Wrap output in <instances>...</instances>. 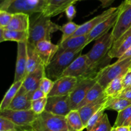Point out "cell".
Returning <instances> with one entry per match:
<instances>
[{
	"instance_id": "obj_1",
	"label": "cell",
	"mask_w": 131,
	"mask_h": 131,
	"mask_svg": "<svg viewBox=\"0 0 131 131\" xmlns=\"http://www.w3.org/2000/svg\"><path fill=\"white\" fill-rule=\"evenodd\" d=\"M114 44L112 32H110L96 40L90 51L87 53L90 76H96L101 69L109 65L111 59L109 53Z\"/></svg>"
},
{
	"instance_id": "obj_2",
	"label": "cell",
	"mask_w": 131,
	"mask_h": 131,
	"mask_svg": "<svg viewBox=\"0 0 131 131\" xmlns=\"http://www.w3.org/2000/svg\"><path fill=\"white\" fill-rule=\"evenodd\" d=\"M50 19L42 13H38L30 19L28 42L36 45L40 41H51V34L60 30L61 26Z\"/></svg>"
},
{
	"instance_id": "obj_3",
	"label": "cell",
	"mask_w": 131,
	"mask_h": 131,
	"mask_svg": "<svg viewBox=\"0 0 131 131\" xmlns=\"http://www.w3.org/2000/svg\"><path fill=\"white\" fill-rule=\"evenodd\" d=\"M84 47L74 50H68L56 54L51 62L46 67V75L52 80H56L62 76L69 66L81 55Z\"/></svg>"
},
{
	"instance_id": "obj_4",
	"label": "cell",
	"mask_w": 131,
	"mask_h": 131,
	"mask_svg": "<svg viewBox=\"0 0 131 131\" xmlns=\"http://www.w3.org/2000/svg\"><path fill=\"white\" fill-rule=\"evenodd\" d=\"M131 68V57L119 60L113 64H109L98 72L96 75L97 82L106 88L113 80L123 77Z\"/></svg>"
},
{
	"instance_id": "obj_5",
	"label": "cell",
	"mask_w": 131,
	"mask_h": 131,
	"mask_svg": "<svg viewBox=\"0 0 131 131\" xmlns=\"http://www.w3.org/2000/svg\"><path fill=\"white\" fill-rule=\"evenodd\" d=\"M31 128L35 131H60L68 130L65 116L56 115L45 110L33 122Z\"/></svg>"
},
{
	"instance_id": "obj_6",
	"label": "cell",
	"mask_w": 131,
	"mask_h": 131,
	"mask_svg": "<svg viewBox=\"0 0 131 131\" xmlns=\"http://www.w3.org/2000/svg\"><path fill=\"white\" fill-rule=\"evenodd\" d=\"M0 112V116L8 118L11 120L21 130L31 128L32 124L38 116L31 109L14 110L6 109Z\"/></svg>"
},
{
	"instance_id": "obj_7",
	"label": "cell",
	"mask_w": 131,
	"mask_h": 131,
	"mask_svg": "<svg viewBox=\"0 0 131 131\" xmlns=\"http://www.w3.org/2000/svg\"><path fill=\"white\" fill-rule=\"evenodd\" d=\"M47 0H14L6 11L12 14L23 13L28 15L42 13Z\"/></svg>"
},
{
	"instance_id": "obj_8",
	"label": "cell",
	"mask_w": 131,
	"mask_h": 131,
	"mask_svg": "<svg viewBox=\"0 0 131 131\" xmlns=\"http://www.w3.org/2000/svg\"><path fill=\"white\" fill-rule=\"evenodd\" d=\"M96 82V76L78 78L76 86L69 95L72 110L77 109L78 105L85 98L90 89L95 84Z\"/></svg>"
},
{
	"instance_id": "obj_9",
	"label": "cell",
	"mask_w": 131,
	"mask_h": 131,
	"mask_svg": "<svg viewBox=\"0 0 131 131\" xmlns=\"http://www.w3.org/2000/svg\"><path fill=\"white\" fill-rule=\"evenodd\" d=\"M121 5L122 8L117 21L111 31L114 42L131 28V5H127L124 1Z\"/></svg>"
},
{
	"instance_id": "obj_10",
	"label": "cell",
	"mask_w": 131,
	"mask_h": 131,
	"mask_svg": "<svg viewBox=\"0 0 131 131\" xmlns=\"http://www.w3.org/2000/svg\"><path fill=\"white\" fill-rule=\"evenodd\" d=\"M45 110L56 115L66 116L72 110L70 96L69 95L48 96Z\"/></svg>"
},
{
	"instance_id": "obj_11",
	"label": "cell",
	"mask_w": 131,
	"mask_h": 131,
	"mask_svg": "<svg viewBox=\"0 0 131 131\" xmlns=\"http://www.w3.org/2000/svg\"><path fill=\"white\" fill-rule=\"evenodd\" d=\"M121 8L122 5H120L118 6L117 10L113 14H111L108 18L105 19L104 21L101 22L88 35V39L86 41L87 45L92 41H96L99 38L110 32V29L113 28L117 21Z\"/></svg>"
},
{
	"instance_id": "obj_12",
	"label": "cell",
	"mask_w": 131,
	"mask_h": 131,
	"mask_svg": "<svg viewBox=\"0 0 131 131\" xmlns=\"http://www.w3.org/2000/svg\"><path fill=\"white\" fill-rule=\"evenodd\" d=\"M62 76H69L76 78L93 77L90 74V67L86 54L77 57L63 73Z\"/></svg>"
},
{
	"instance_id": "obj_13",
	"label": "cell",
	"mask_w": 131,
	"mask_h": 131,
	"mask_svg": "<svg viewBox=\"0 0 131 131\" xmlns=\"http://www.w3.org/2000/svg\"><path fill=\"white\" fill-rule=\"evenodd\" d=\"M78 82V78L69 76H61L54 81V86L48 96L69 95ZM47 96V97H48Z\"/></svg>"
},
{
	"instance_id": "obj_14",
	"label": "cell",
	"mask_w": 131,
	"mask_h": 131,
	"mask_svg": "<svg viewBox=\"0 0 131 131\" xmlns=\"http://www.w3.org/2000/svg\"><path fill=\"white\" fill-rule=\"evenodd\" d=\"M27 42H22L17 43L16 65H15L14 82L24 80L26 77L27 63Z\"/></svg>"
},
{
	"instance_id": "obj_15",
	"label": "cell",
	"mask_w": 131,
	"mask_h": 131,
	"mask_svg": "<svg viewBox=\"0 0 131 131\" xmlns=\"http://www.w3.org/2000/svg\"><path fill=\"white\" fill-rule=\"evenodd\" d=\"M117 8L118 7L110 8L107 10H105L103 12L101 13V14L93 17V19L83 23V24H81L78 30L70 37L88 35L98 24H99L101 22L108 18L111 14H113L117 10Z\"/></svg>"
},
{
	"instance_id": "obj_16",
	"label": "cell",
	"mask_w": 131,
	"mask_h": 131,
	"mask_svg": "<svg viewBox=\"0 0 131 131\" xmlns=\"http://www.w3.org/2000/svg\"><path fill=\"white\" fill-rule=\"evenodd\" d=\"M81 0H47L42 14L48 17H55L65 12L70 5Z\"/></svg>"
},
{
	"instance_id": "obj_17",
	"label": "cell",
	"mask_w": 131,
	"mask_h": 131,
	"mask_svg": "<svg viewBox=\"0 0 131 131\" xmlns=\"http://www.w3.org/2000/svg\"><path fill=\"white\" fill-rule=\"evenodd\" d=\"M35 46L37 53L46 67L51 62L59 50L58 44H54L51 41H40Z\"/></svg>"
},
{
	"instance_id": "obj_18",
	"label": "cell",
	"mask_w": 131,
	"mask_h": 131,
	"mask_svg": "<svg viewBox=\"0 0 131 131\" xmlns=\"http://www.w3.org/2000/svg\"><path fill=\"white\" fill-rule=\"evenodd\" d=\"M46 76V66L44 64H42L34 71L29 73L25 77L22 87L27 92L35 91L39 88L41 80Z\"/></svg>"
},
{
	"instance_id": "obj_19",
	"label": "cell",
	"mask_w": 131,
	"mask_h": 131,
	"mask_svg": "<svg viewBox=\"0 0 131 131\" xmlns=\"http://www.w3.org/2000/svg\"><path fill=\"white\" fill-rule=\"evenodd\" d=\"M107 99H108V96L105 95L99 98L98 100L89 103L87 105L78 109L85 127H86L87 123L89 119L92 118V116L95 114L103 105L106 104Z\"/></svg>"
},
{
	"instance_id": "obj_20",
	"label": "cell",
	"mask_w": 131,
	"mask_h": 131,
	"mask_svg": "<svg viewBox=\"0 0 131 131\" xmlns=\"http://www.w3.org/2000/svg\"><path fill=\"white\" fill-rule=\"evenodd\" d=\"M29 26L30 15L23 13H16L13 14L11 21L5 29L29 32Z\"/></svg>"
},
{
	"instance_id": "obj_21",
	"label": "cell",
	"mask_w": 131,
	"mask_h": 131,
	"mask_svg": "<svg viewBox=\"0 0 131 131\" xmlns=\"http://www.w3.org/2000/svg\"><path fill=\"white\" fill-rule=\"evenodd\" d=\"M8 109L14 110L31 109V101L29 100L27 92L22 87V86Z\"/></svg>"
},
{
	"instance_id": "obj_22",
	"label": "cell",
	"mask_w": 131,
	"mask_h": 131,
	"mask_svg": "<svg viewBox=\"0 0 131 131\" xmlns=\"http://www.w3.org/2000/svg\"><path fill=\"white\" fill-rule=\"evenodd\" d=\"M88 35L70 37L61 43H58L59 50L56 54L68 50H74L86 46Z\"/></svg>"
},
{
	"instance_id": "obj_23",
	"label": "cell",
	"mask_w": 131,
	"mask_h": 131,
	"mask_svg": "<svg viewBox=\"0 0 131 131\" xmlns=\"http://www.w3.org/2000/svg\"><path fill=\"white\" fill-rule=\"evenodd\" d=\"M29 39V32L6 30L0 27V42L15 41L22 42H28Z\"/></svg>"
},
{
	"instance_id": "obj_24",
	"label": "cell",
	"mask_w": 131,
	"mask_h": 131,
	"mask_svg": "<svg viewBox=\"0 0 131 131\" xmlns=\"http://www.w3.org/2000/svg\"><path fill=\"white\" fill-rule=\"evenodd\" d=\"M27 56H28V63H27L26 76L29 73L34 71L42 64H43L36 50L35 45L27 42Z\"/></svg>"
},
{
	"instance_id": "obj_25",
	"label": "cell",
	"mask_w": 131,
	"mask_h": 131,
	"mask_svg": "<svg viewBox=\"0 0 131 131\" xmlns=\"http://www.w3.org/2000/svg\"><path fill=\"white\" fill-rule=\"evenodd\" d=\"M131 46V34L124 38L120 39L114 42L111 50L109 53V56L111 58L121 57Z\"/></svg>"
},
{
	"instance_id": "obj_26",
	"label": "cell",
	"mask_w": 131,
	"mask_h": 131,
	"mask_svg": "<svg viewBox=\"0 0 131 131\" xmlns=\"http://www.w3.org/2000/svg\"><path fill=\"white\" fill-rule=\"evenodd\" d=\"M65 118L69 131H83L86 128L78 109L72 110Z\"/></svg>"
},
{
	"instance_id": "obj_27",
	"label": "cell",
	"mask_w": 131,
	"mask_h": 131,
	"mask_svg": "<svg viewBox=\"0 0 131 131\" xmlns=\"http://www.w3.org/2000/svg\"><path fill=\"white\" fill-rule=\"evenodd\" d=\"M105 95H106V94L104 92V88L102 87L101 85L97 82L90 89L87 95H86L85 98L78 105L76 109H79V108L87 105L89 103L95 101V100H98L99 98L105 96Z\"/></svg>"
},
{
	"instance_id": "obj_28",
	"label": "cell",
	"mask_w": 131,
	"mask_h": 131,
	"mask_svg": "<svg viewBox=\"0 0 131 131\" xmlns=\"http://www.w3.org/2000/svg\"><path fill=\"white\" fill-rule=\"evenodd\" d=\"M23 80L14 82V83L10 86L8 90L6 91L3 98L2 101L1 103V105H0V111L8 108L10 104H11V102L19 91V89L23 85Z\"/></svg>"
},
{
	"instance_id": "obj_29",
	"label": "cell",
	"mask_w": 131,
	"mask_h": 131,
	"mask_svg": "<svg viewBox=\"0 0 131 131\" xmlns=\"http://www.w3.org/2000/svg\"><path fill=\"white\" fill-rule=\"evenodd\" d=\"M130 105V100L120 97H108L106 107V110H113L119 113Z\"/></svg>"
},
{
	"instance_id": "obj_30",
	"label": "cell",
	"mask_w": 131,
	"mask_h": 131,
	"mask_svg": "<svg viewBox=\"0 0 131 131\" xmlns=\"http://www.w3.org/2000/svg\"><path fill=\"white\" fill-rule=\"evenodd\" d=\"M124 77V76H123ZM123 77H118L113 80L104 89V92L108 97H117L124 90L122 83Z\"/></svg>"
},
{
	"instance_id": "obj_31",
	"label": "cell",
	"mask_w": 131,
	"mask_h": 131,
	"mask_svg": "<svg viewBox=\"0 0 131 131\" xmlns=\"http://www.w3.org/2000/svg\"><path fill=\"white\" fill-rule=\"evenodd\" d=\"M79 26L80 25L75 24L73 21H69L66 24L61 26L60 31L62 32L63 34L62 37H61V39L58 43H61V42H63L65 40L68 39L70 37H72L74 34V33L78 30Z\"/></svg>"
},
{
	"instance_id": "obj_32",
	"label": "cell",
	"mask_w": 131,
	"mask_h": 131,
	"mask_svg": "<svg viewBox=\"0 0 131 131\" xmlns=\"http://www.w3.org/2000/svg\"><path fill=\"white\" fill-rule=\"evenodd\" d=\"M130 117L131 105L118 113L117 118H116V121H115V123L113 127L116 128V127L123 126L124 125V123H125Z\"/></svg>"
},
{
	"instance_id": "obj_33",
	"label": "cell",
	"mask_w": 131,
	"mask_h": 131,
	"mask_svg": "<svg viewBox=\"0 0 131 131\" xmlns=\"http://www.w3.org/2000/svg\"><path fill=\"white\" fill-rule=\"evenodd\" d=\"M113 127L110 124L107 114L104 113L101 120L89 131H111Z\"/></svg>"
},
{
	"instance_id": "obj_34",
	"label": "cell",
	"mask_w": 131,
	"mask_h": 131,
	"mask_svg": "<svg viewBox=\"0 0 131 131\" xmlns=\"http://www.w3.org/2000/svg\"><path fill=\"white\" fill-rule=\"evenodd\" d=\"M106 110V104L104 105L102 107L97 113H95V114H93L92 116V118L89 119L88 121V123H87V125L86 128L87 131H89L101 120V118H102L104 114V111Z\"/></svg>"
},
{
	"instance_id": "obj_35",
	"label": "cell",
	"mask_w": 131,
	"mask_h": 131,
	"mask_svg": "<svg viewBox=\"0 0 131 131\" xmlns=\"http://www.w3.org/2000/svg\"><path fill=\"white\" fill-rule=\"evenodd\" d=\"M47 102V97L43 98L39 100H34L31 101V110L35 114H42L46 110V107Z\"/></svg>"
},
{
	"instance_id": "obj_36",
	"label": "cell",
	"mask_w": 131,
	"mask_h": 131,
	"mask_svg": "<svg viewBox=\"0 0 131 131\" xmlns=\"http://www.w3.org/2000/svg\"><path fill=\"white\" fill-rule=\"evenodd\" d=\"M20 129L14 122L9 119L0 116V131H8Z\"/></svg>"
},
{
	"instance_id": "obj_37",
	"label": "cell",
	"mask_w": 131,
	"mask_h": 131,
	"mask_svg": "<svg viewBox=\"0 0 131 131\" xmlns=\"http://www.w3.org/2000/svg\"><path fill=\"white\" fill-rule=\"evenodd\" d=\"M54 86V80L46 76L43 77L40 83L39 89H40L47 96L52 90Z\"/></svg>"
},
{
	"instance_id": "obj_38",
	"label": "cell",
	"mask_w": 131,
	"mask_h": 131,
	"mask_svg": "<svg viewBox=\"0 0 131 131\" xmlns=\"http://www.w3.org/2000/svg\"><path fill=\"white\" fill-rule=\"evenodd\" d=\"M13 14L0 10V27L6 28L12 19Z\"/></svg>"
},
{
	"instance_id": "obj_39",
	"label": "cell",
	"mask_w": 131,
	"mask_h": 131,
	"mask_svg": "<svg viewBox=\"0 0 131 131\" xmlns=\"http://www.w3.org/2000/svg\"><path fill=\"white\" fill-rule=\"evenodd\" d=\"M28 94V97L31 101H34V100H39V99L47 97V95L40 89H37L35 91H30V92H27Z\"/></svg>"
},
{
	"instance_id": "obj_40",
	"label": "cell",
	"mask_w": 131,
	"mask_h": 131,
	"mask_svg": "<svg viewBox=\"0 0 131 131\" xmlns=\"http://www.w3.org/2000/svg\"><path fill=\"white\" fill-rule=\"evenodd\" d=\"M122 83L124 90L127 89L131 86V68L124 75L122 78Z\"/></svg>"
},
{
	"instance_id": "obj_41",
	"label": "cell",
	"mask_w": 131,
	"mask_h": 131,
	"mask_svg": "<svg viewBox=\"0 0 131 131\" xmlns=\"http://www.w3.org/2000/svg\"><path fill=\"white\" fill-rule=\"evenodd\" d=\"M65 14L67 19L69 21H72V19L75 17L76 15V10L74 5H70L65 10Z\"/></svg>"
},
{
	"instance_id": "obj_42",
	"label": "cell",
	"mask_w": 131,
	"mask_h": 131,
	"mask_svg": "<svg viewBox=\"0 0 131 131\" xmlns=\"http://www.w3.org/2000/svg\"><path fill=\"white\" fill-rule=\"evenodd\" d=\"M117 97L127 99L131 101V89L124 90Z\"/></svg>"
},
{
	"instance_id": "obj_43",
	"label": "cell",
	"mask_w": 131,
	"mask_h": 131,
	"mask_svg": "<svg viewBox=\"0 0 131 131\" xmlns=\"http://www.w3.org/2000/svg\"><path fill=\"white\" fill-rule=\"evenodd\" d=\"M81 1H84V0H81ZM101 3V6L102 8H106L110 6L115 0H98Z\"/></svg>"
},
{
	"instance_id": "obj_44",
	"label": "cell",
	"mask_w": 131,
	"mask_h": 131,
	"mask_svg": "<svg viewBox=\"0 0 131 131\" xmlns=\"http://www.w3.org/2000/svg\"><path fill=\"white\" fill-rule=\"evenodd\" d=\"M131 57V46L128 49L127 51L122 55L120 58H119V60H124V59H128V58H130Z\"/></svg>"
},
{
	"instance_id": "obj_45",
	"label": "cell",
	"mask_w": 131,
	"mask_h": 131,
	"mask_svg": "<svg viewBox=\"0 0 131 131\" xmlns=\"http://www.w3.org/2000/svg\"><path fill=\"white\" fill-rule=\"evenodd\" d=\"M116 131H130V127L129 126H120V127H116Z\"/></svg>"
},
{
	"instance_id": "obj_46",
	"label": "cell",
	"mask_w": 131,
	"mask_h": 131,
	"mask_svg": "<svg viewBox=\"0 0 131 131\" xmlns=\"http://www.w3.org/2000/svg\"><path fill=\"white\" fill-rule=\"evenodd\" d=\"M124 126H129V127H130V126H131V117L130 118H129V119H128L127 121L126 122H125V123H124Z\"/></svg>"
},
{
	"instance_id": "obj_47",
	"label": "cell",
	"mask_w": 131,
	"mask_h": 131,
	"mask_svg": "<svg viewBox=\"0 0 131 131\" xmlns=\"http://www.w3.org/2000/svg\"><path fill=\"white\" fill-rule=\"evenodd\" d=\"M20 131H35V130L32 128H26V129L20 130Z\"/></svg>"
},
{
	"instance_id": "obj_48",
	"label": "cell",
	"mask_w": 131,
	"mask_h": 131,
	"mask_svg": "<svg viewBox=\"0 0 131 131\" xmlns=\"http://www.w3.org/2000/svg\"><path fill=\"white\" fill-rule=\"evenodd\" d=\"M124 2L127 5H131V0H125Z\"/></svg>"
},
{
	"instance_id": "obj_49",
	"label": "cell",
	"mask_w": 131,
	"mask_h": 131,
	"mask_svg": "<svg viewBox=\"0 0 131 131\" xmlns=\"http://www.w3.org/2000/svg\"><path fill=\"white\" fill-rule=\"evenodd\" d=\"M8 131H20V129H16V130H8Z\"/></svg>"
},
{
	"instance_id": "obj_50",
	"label": "cell",
	"mask_w": 131,
	"mask_h": 131,
	"mask_svg": "<svg viewBox=\"0 0 131 131\" xmlns=\"http://www.w3.org/2000/svg\"><path fill=\"white\" fill-rule=\"evenodd\" d=\"M111 131H116V128H115V127H113V129H112V130H111Z\"/></svg>"
},
{
	"instance_id": "obj_51",
	"label": "cell",
	"mask_w": 131,
	"mask_h": 131,
	"mask_svg": "<svg viewBox=\"0 0 131 131\" xmlns=\"http://www.w3.org/2000/svg\"><path fill=\"white\" fill-rule=\"evenodd\" d=\"M129 89H131V86H130V87H128L127 89H125V90H129Z\"/></svg>"
},
{
	"instance_id": "obj_52",
	"label": "cell",
	"mask_w": 131,
	"mask_h": 131,
	"mask_svg": "<svg viewBox=\"0 0 131 131\" xmlns=\"http://www.w3.org/2000/svg\"><path fill=\"white\" fill-rule=\"evenodd\" d=\"M60 131H69L68 130H60Z\"/></svg>"
},
{
	"instance_id": "obj_53",
	"label": "cell",
	"mask_w": 131,
	"mask_h": 131,
	"mask_svg": "<svg viewBox=\"0 0 131 131\" xmlns=\"http://www.w3.org/2000/svg\"><path fill=\"white\" fill-rule=\"evenodd\" d=\"M130 131H131V126L130 127Z\"/></svg>"
},
{
	"instance_id": "obj_54",
	"label": "cell",
	"mask_w": 131,
	"mask_h": 131,
	"mask_svg": "<svg viewBox=\"0 0 131 131\" xmlns=\"http://www.w3.org/2000/svg\"><path fill=\"white\" fill-rule=\"evenodd\" d=\"M130 30H131V28H130Z\"/></svg>"
}]
</instances>
